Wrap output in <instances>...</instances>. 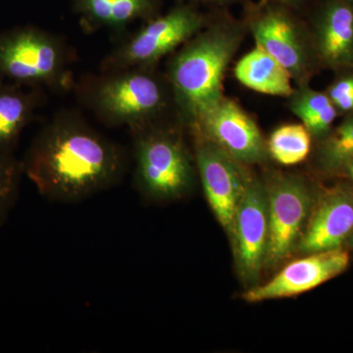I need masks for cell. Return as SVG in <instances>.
<instances>
[{"instance_id": "cell-1", "label": "cell", "mask_w": 353, "mask_h": 353, "mask_svg": "<svg viewBox=\"0 0 353 353\" xmlns=\"http://www.w3.org/2000/svg\"><path fill=\"white\" fill-rule=\"evenodd\" d=\"M21 165L41 196L73 203L115 185L126 158L82 118L63 113L37 134Z\"/></svg>"}, {"instance_id": "cell-2", "label": "cell", "mask_w": 353, "mask_h": 353, "mask_svg": "<svg viewBox=\"0 0 353 353\" xmlns=\"http://www.w3.org/2000/svg\"><path fill=\"white\" fill-rule=\"evenodd\" d=\"M248 32L243 20L221 15L172 58L168 83L181 116L190 126L224 97L225 74Z\"/></svg>"}, {"instance_id": "cell-3", "label": "cell", "mask_w": 353, "mask_h": 353, "mask_svg": "<svg viewBox=\"0 0 353 353\" xmlns=\"http://www.w3.org/2000/svg\"><path fill=\"white\" fill-rule=\"evenodd\" d=\"M168 85L150 68L109 72L90 88L88 101L106 124L136 131L165 112L170 101Z\"/></svg>"}, {"instance_id": "cell-4", "label": "cell", "mask_w": 353, "mask_h": 353, "mask_svg": "<svg viewBox=\"0 0 353 353\" xmlns=\"http://www.w3.org/2000/svg\"><path fill=\"white\" fill-rule=\"evenodd\" d=\"M243 23L255 44L289 71L296 85L309 83L320 66L307 23L288 7L246 0Z\"/></svg>"}, {"instance_id": "cell-5", "label": "cell", "mask_w": 353, "mask_h": 353, "mask_svg": "<svg viewBox=\"0 0 353 353\" xmlns=\"http://www.w3.org/2000/svg\"><path fill=\"white\" fill-rule=\"evenodd\" d=\"M134 180L143 196L170 201L187 194L194 180V166L182 137L155 123L132 131Z\"/></svg>"}, {"instance_id": "cell-6", "label": "cell", "mask_w": 353, "mask_h": 353, "mask_svg": "<svg viewBox=\"0 0 353 353\" xmlns=\"http://www.w3.org/2000/svg\"><path fill=\"white\" fill-rule=\"evenodd\" d=\"M68 54L57 37L36 27L0 32V83L24 87H65Z\"/></svg>"}, {"instance_id": "cell-7", "label": "cell", "mask_w": 353, "mask_h": 353, "mask_svg": "<svg viewBox=\"0 0 353 353\" xmlns=\"http://www.w3.org/2000/svg\"><path fill=\"white\" fill-rule=\"evenodd\" d=\"M208 20L194 6H178L150 20L130 41L114 51L104 63L106 71L150 68L201 31Z\"/></svg>"}, {"instance_id": "cell-8", "label": "cell", "mask_w": 353, "mask_h": 353, "mask_svg": "<svg viewBox=\"0 0 353 353\" xmlns=\"http://www.w3.org/2000/svg\"><path fill=\"white\" fill-rule=\"evenodd\" d=\"M265 188L269 220L265 265H276L288 259L299 245L312 196L305 182L290 174H274Z\"/></svg>"}, {"instance_id": "cell-9", "label": "cell", "mask_w": 353, "mask_h": 353, "mask_svg": "<svg viewBox=\"0 0 353 353\" xmlns=\"http://www.w3.org/2000/svg\"><path fill=\"white\" fill-rule=\"evenodd\" d=\"M190 127L241 164H259L269 157L257 123L238 102L225 95Z\"/></svg>"}, {"instance_id": "cell-10", "label": "cell", "mask_w": 353, "mask_h": 353, "mask_svg": "<svg viewBox=\"0 0 353 353\" xmlns=\"http://www.w3.org/2000/svg\"><path fill=\"white\" fill-rule=\"evenodd\" d=\"M194 136L196 166L204 194L232 240L236 211L250 176L243 170V164L201 134L194 132Z\"/></svg>"}, {"instance_id": "cell-11", "label": "cell", "mask_w": 353, "mask_h": 353, "mask_svg": "<svg viewBox=\"0 0 353 353\" xmlns=\"http://www.w3.org/2000/svg\"><path fill=\"white\" fill-rule=\"evenodd\" d=\"M269 220L266 188L250 176L234 219L232 238L241 277L252 283L259 277L266 260Z\"/></svg>"}, {"instance_id": "cell-12", "label": "cell", "mask_w": 353, "mask_h": 353, "mask_svg": "<svg viewBox=\"0 0 353 353\" xmlns=\"http://www.w3.org/2000/svg\"><path fill=\"white\" fill-rule=\"evenodd\" d=\"M307 23L320 66L353 70V0H313Z\"/></svg>"}, {"instance_id": "cell-13", "label": "cell", "mask_w": 353, "mask_h": 353, "mask_svg": "<svg viewBox=\"0 0 353 353\" xmlns=\"http://www.w3.org/2000/svg\"><path fill=\"white\" fill-rule=\"evenodd\" d=\"M350 263L347 252L338 250L311 253L285 266L266 284L246 290L243 299L250 303L299 296L340 275Z\"/></svg>"}, {"instance_id": "cell-14", "label": "cell", "mask_w": 353, "mask_h": 353, "mask_svg": "<svg viewBox=\"0 0 353 353\" xmlns=\"http://www.w3.org/2000/svg\"><path fill=\"white\" fill-rule=\"evenodd\" d=\"M352 231V192L345 189L332 190L317 206L299 248L310 254L338 250Z\"/></svg>"}, {"instance_id": "cell-15", "label": "cell", "mask_w": 353, "mask_h": 353, "mask_svg": "<svg viewBox=\"0 0 353 353\" xmlns=\"http://www.w3.org/2000/svg\"><path fill=\"white\" fill-rule=\"evenodd\" d=\"M234 75L241 85L260 94L288 99L294 92L289 71L257 44L236 62Z\"/></svg>"}, {"instance_id": "cell-16", "label": "cell", "mask_w": 353, "mask_h": 353, "mask_svg": "<svg viewBox=\"0 0 353 353\" xmlns=\"http://www.w3.org/2000/svg\"><path fill=\"white\" fill-rule=\"evenodd\" d=\"M38 105L36 92L24 85L0 83V152L14 153Z\"/></svg>"}, {"instance_id": "cell-17", "label": "cell", "mask_w": 353, "mask_h": 353, "mask_svg": "<svg viewBox=\"0 0 353 353\" xmlns=\"http://www.w3.org/2000/svg\"><path fill=\"white\" fill-rule=\"evenodd\" d=\"M77 11L92 28H119L152 17L157 0H74Z\"/></svg>"}, {"instance_id": "cell-18", "label": "cell", "mask_w": 353, "mask_h": 353, "mask_svg": "<svg viewBox=\"0 0 353 353\" xmlns=\"http://www.w3.org/2000/svg\"><path fill=\"white\" fill-rule=\"evenodd\" d=\"M288 99L290 110L307 128L312 138L323 139L331 132L339 112L326 92L304 83L296 85Z\"/></svg>"}, {"instance_id": "cell-19", "label": "cell", "mask_w": 353, "mask_h": 353, "mask_svg": "<svg viewBox=\"0 0 353 353\" xmlns=\"http://www.w3.org/2000/svg\"><path fill=\"white\" fill-rule=\"evenodd\" d=\"M311 145L312 136L303 123L277 128L267 141L269 157L285 166L304 161L311 152Z\"/></svg>"}, {"instance_id": "cell-20", "label": "cell", "mask_w": 353, "mask_h": 353, "mask_svg": "<svg viewBox=\"0 0 353 353\" xmlns=\"http://www.w3.org/2000/svg\"><path fill=\"white\" fill-rule=\"evenodd\" d=\"M353 159V111L336 129L322 139L317 152V163L324 171L343 170Z\"/></svg>"}, {"instance_id": "cell-21", "label": "cell", "mask_w": 353, "mask_h": 353, "mask_svg": "<svg viewBox=\"0 0 353 353\" xmlns=\"http://www.w3.org/2000/svg\"><path fill=\"white\" fill-rule=\"evenodd\" d=\"M23 175L21 160L14 153L0 152V227L15 205Z\"/></svg>"}, {"instance_id": "cell-22", "label": "cell", "mask_w": 353, "mask_h": 353, "mask_svg": "<svg viewBox=\"0 0 353 353\" xmlns=\"http://www.w3.org/2000/svg\"><path fill=\"white\" fill-rule=\"evenodd\" d=\"M338 112L348 114L353 111V73L343 74L328 88L326 92Z\"/></svg>"}, {"instance_id": "cell-23", "label": "cell", "mask_w": 353, "mask_h": 353, "mask_svg": "<svg viewBox=\"0 0 353 353\" xmlns=\"http://www.w3.org/2000/svg\"><path fill=\"white\" fill-rule=\"evenodd\" d=\"M263 1L271 2V3L288 7V8L299 13L301 11H303V9L309 8L313 0H263Z\"/></svg>"}, {"instance_id": "cell-24", "label": "cell", "mask_w": 353, "mask_h": 353, "mask_svg": "<svg viewBox=\"0 0 353 353\" xmlns=\"http://www.w3.org/2000/svg\"><path fill=\"white\" fill-rule=\"evenodd\" d=\"M192 1L201 2V3L213 4V6H226L232 2L238 1V0H192Z\"/></svg>"}, {"instance_id": "cell-25", "label": "cell", "mask_w": 353, "mask_h": 353, "mask_svg": "<svg viewBox=\"0 0 353 353\" xmlns=\"http://www.w3.org/2000/svg\"><path fill=\"white\" fill-rule=\"evenodd\" d=\"M343 170L347 171V175L353 180V159L350 160Z\"/></svg>"}, {"instance_id": "cell-26", "label": "cell", "mask_w": 353, "mask_h": 353, "mask_svg": "<svg viewBox=\"0 0 353 353\" xmlns=\"http://www.w3.org/2000/svg\"><path fill=\"white\" fill-rule=\"evenodd\" d=\"M352 243H353V238H352Z\"/></svg>"}]
</instances>
